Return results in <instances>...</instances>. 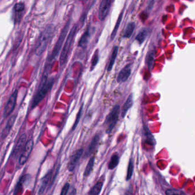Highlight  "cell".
I'll use <instances>...</instances> for the list:
<instances>
[{
	"instance_id": "1",
	"label": "cell",
	"mask_w": 195,
	"mask_h": 195,
	"mask_svg": "<svg viewBox=\"0 0 195 195\" xmlns=\"http://www.w3.org/2000/svg\"><path fill=\"white\" fill-rule=\"evenodd\" d=\"M54 31L53 24H48L41 32L35 45V53L37 56L41 55L45 51L53 37Z\"/></svg>"
},
{
	"instance_id": "2",
	"label": "cell",
	"mask_w": 195,
	"mask_h": 195,
	"mask_svg": "<svg viewBox=\"0 0 195 195\" xmlns=\"http://www.w3.org/2000/svg\"><path fill=\"white\" fill-rule=\"evenodd\" d=\"M49 70V69L47 68L45 69V72L42 78L40 87L33 99L32 104V108L36 107L41 102V101L45 97L47 93L50 91L53 87V85L54 84V78H48Z\"/></svg>"
},
{
	"instance_id": "3",
	"label": "cell",
	"mask_w": 195,
	"mask_h": 195,
	"mask_svg": "<svg viewBox=\"0 0 195 195\" xmlns=\"http://www.w3.org/2000/svg\"><path fill=\"white\" fill-rule=\"evenodd\" d=\"M70 25V20H69L66 23L65 26L62 29L61 33H60V36L57 41L56 43L55 44L54 48L53 49L51 54H50L49 56L48 57V59H47V63L46 65L50 66V64H52V62L54 60V59L58 55L60 51L61 50V47L64 43L65 38H66L67 34H68V32L69 29Z\"/></svg>"
},
{
	"instance_id": "4",
	"label": "cell",
	"mask_w": 195,
	"mask_h": 195,
	"mask_svg": "<svg viewBox=\"0 0 195 195\" xmlns=\"http://www.w3.org/2000/svg\"><path fill=\"white\" fill-rule=\"evenodd\" d=\"M77 25H74L72 29L70 31L66 39L64 46L62 49L60 57V66H64L68 61L70 49L74 42V39L77 32Z\"/></svg>"
},
{
	"instance_id": "5",
	"label": "cell",
	"mask_w": 195,
	"mask_h": 195,
	"mask_svg": "<svg viewBox=\"0 0 195 195\" xmlns=\"http://www.w3.org/2000/svg\"><path fill=\"white\" fill-rule=\"evenodd\" d=\"M120 113V106L115 105L106 117L104 124L107 126V133H110L116 125Z\"/></svg>"
},
{
	"instance_id": "6",
	"label": "cell",
	"mask_w": 195,
	"mask_h": 195,
	"mask_svg": "<svg viewBox=\"0 0 195 195\" xmlns=\"http://www.w3.org/2000/svg\"><path fill=\"white\" fill-rule=\"evenodd\" d=\"M17 90H15L13 92L12 94L10 96L9 100L5 105L4 111V117H7L9 116L15 108L17 99Z\"/></svg>"
},
{
	"instance_id": "7",
	"label": "cell",
	"mask_w": 195,
	"mask_h": 195,
	"mask_svg": "<svg viewBox=\"0 0 195 195\" xmlns=\"http://www.w3.org/2000/svg\"><path fill=\"white\" fill-rule=\"evenodd\" d=\"M33 147V140L31 139L26 142L24 148V151L20 156L19 163L20 165H24L25 164L29 157L31 155Z\"/></svg>"
},
{
	"instance_id": "8",
	"label": "cell",
	"mask_w": 195,
	"mask_h": 195,
	"mask_svg": "<svg viewBox=\"0 0 195 195\" xmlns=\"http://www.w3.org/2000/svg\"><path fill=\"white\" fill-rule=\"evenodd\" d=\"M112 1L109 0H103L100 3L99 13H98V18L103 21L108 16L110 9L111 7Z\"/></svg>"
},
{
	"instance_id": "9",
	"label": "cell",
	"mask_w": 195,
	"mask_h": 195,
	"mask_svg": "<svg viewBox=\"0 0 195 195\" xmlns=\"http://www.w3.org/2000/svg\"><path fill=\"white\" fill-rule=\"evenodd\" d=\"M25 4L22 2H18L14 5L13 9V18L16 23L20 21V20H21L25 10Z\"/></svg>"
},
{
	"instance_id": "10",
	"label": "cell",
	"mask_w": 195,
	"mask_h": 195,
	"mask_svg": "<svg viewBox=\"0 0 195 195\" xmlns=\"http://www.w3.org/2000/svg\"><path fill=\"white\" fill-rule=\"evenodd\" d=\"M82 153H83L82 149H78L73 153L68 165V168L70 172H72L74 170L76 165L78 163V161L80 160L81 158V156H82Z\"/></svg>"
},
{
	"instance_id": "11",
	"label": "cell",
	"mask_w": 195,
	"mask_h": 195,
	"mask_svg": "<svg viewBox=\"0 0 195 195\" xmlns=\"http://www.w3.org/2000/svg\"><path fill=\"white\" fill-rule=\"evenodd\" d=\"M131 74V65L130 64L125 66L122 69L117 77V81L119 83L126 82L130 77Z\"/></svg>"
},
{
	"instance_id": "12",
	"label": "cell",
	"mask_w": 195,
	"mask_h": 195,
	"mask_svg": "<svg viewBox=\"0 0 195 195\" xmlns=\"http://www.w3.org/2000/svg\"><path fill=\"white\" fill-rule=\"evenodd\" d=\"M26 134H22L18 140L17 143L16 145V147L14 149L13 153L14 155H17L18 153L21 151L22 149L24 148L26 144Z\"/></svg>"
},
{
	"instance_id": "13",
	"label": "cell",
	"mask_w": 195,
	"mask_h": 195,
	"mask_svg": "<svg viewBox=\"0 0 195 195\" xmlns=\"http://www.w3.org/2000/svg\"><path fill=\"white\" fill-rule=\"evenodd\" d=\"M16 117H17L16 114H15V115L13 114L9 118V119L8 120V122H7L4 129H3L2 132V135L4 138L6 137L9 134V132H10V130L12 129L13 125H14V124L15 122Z\"/></svg>"
},
{
	"instance_id": "14",
	"label": "cell",
	"mask_w": 195,
	"mask_h": 195,
	"mask_svg": "<svg viewBox=\"0 0 195 195\" xmlns=\"http://www.w3.org/2000/svg\"><path fill=\"white\" fill-rule=\"evenodd\" d=\"M99 141H100V136L99 134H96L92 140L91 142L90 143V144L88 148V149L86 152V156L88 157L94 152L98 145Z\"/></svg>"
},
{
	"instance_id": "15",
	"label": "cell",
	"mask_w": 195,
	"mask_h": 195,
	"mask_svg": "<svg viewBox=\"0 0 195 195\" xmlns=\"http://www.w3.org/2000/svg\"><path fill=\"white\" fill-rule=\"evenodd\" d=\"M133 103V94H130L128 96V99L126 100L125 103L123 105L122 109V118H124L126 115V113L129 109L132 107Z\"/></svg>"
},
{
	"instance_id": "16",
	"label": "cell",
	"mask_w": 195,
	"mask_h": 195,
	"mask_svg": "<svg viewBox=\"0 0 195 195\" xmlns=\"http://www.w3.org/2000/svg\"><path fill=\"white\" fill-rule=\"evenodd\" d=\"M90 36H91V29L89 28L82 35L81 39L79 41L78 46L82 48H86Z\"/></svg>"
},
{
	"instance_id": "17",
	"label": "cell",
	"mask_w": 195,
	"mask_h": 195,
	"mask_svg": "<svg viewBox=\"0 0 195 195\" xmlns=\"http://www.w3.org/2000/svg\"><path fill=\"white\" fill-rule=\"evenodd\" d=\"M148 32H149L148 29L145 28H142L140 31L139 33L137 34L135 38L136 40L138 41L139 44H142L143 43L144 41H145V39H147L148 35V33H149Z\"/></svg>"
},
{
	"instance_id": "18",
	"label": "cell",
	"mask_w": 195,
	"mask_h": 195,
	"mask_svg": "<svg viewBox=\"0 0 195 195\" xmlns=\"http://www.w3.org/2000/svg\"><path fill=\"white\" fill-rule=\"evenodd\" d=\"M135 28V23L133 22H130L128 24L126 28V29L124 32L123 37L124 38H130L133 33Z\"/></svg>"
},
{
	"instance_id": "19",
	"label": "cell",
	"mask_w": 195,
	"mask_h": 195,
	"mask_svg": "<svg viewBox=\"0 0 195 195\" xmlns=\"http://www.w3.org/2000/svg\"><path fill=\"white\" fill-rule=\"evenodd\" d=\"M103 181H99L92 188L88 195H99L103 186Z\"/></svg>"
},
{
	"instance_id": "20",
	"label": "cell",
	"mask_w": 195,
	"mask_h": 195,
	"mask_svg": "<svg viewBox=\"0 0 195 195\" xmlns=\"http://www.w3.org/2000/svg\"><path fill=\"white\" fill-rule=\"evenodd\" d=\"M124 10H122V12L120 13V14H119L118 18H117V22L116 23V25L114 26V28L113 29L112 32L111 33V39L112 40L114 39L116 36L117 35V31L118 29V28L120 25V24H121V22H122V17H123V15H124Z\"/></svg>"
},
{
	"instance_id": "21",
	"label": "cell",
	"mask_w": 195,
	"mask_h": 195,
	"mask_svg": "<svg viewBox=\"0 0 195 195\" xmlns=\"http://www.w3.org/2000/svg\"><path fill=\"white\" fill-rule=\"evenodd\" d=\"M51 172H48L47 174L43 178V182H42L41 186H40L39 191V192H38L39 195H43V192L45 191V189H46L47 186H48V183H49V180H50V178H51Z\"/></svg>"
},
{
	"instance_id": "22",
	"label": "cell",
	"mask_w": 195,
	"mask_h": 195,
	"mask_svg": "<svg viewBox=\"0 0 195 195\" xmlns=\"http://www.w3.org/2000/svg\"><path fill=\"white\" fill-rule=\"evenodd\" d=\"M118 51V47L117 46H115L113 49V52L112 54V56L111 58V60L109 63L108 66V71L110 72L111 71L113 68V65L114 64V62L116 61V59L117 58V53Z\"/></svg>"
},
{
	"instance_id": "23",
	"label": "cell",
	"mask_w": 195,
	"mask_h": 195,
	"mask_svg": "<svg viewBox=\"0 0 195 195\" xmlns=\"http://www.w3.org/2000/svg\"><path fill=\"white\" fill-rule=\"evenodd\" d=\"M154 61H155V50L152 49L149 51L146 58V62L149 69H152Z\"/></svg>"
},
{
	"instance_id": "24",
	"label": "cell",
	"mask_w": 195,
	"mask_h": 195,
	"mask_svg": "<svg viewBox=\"0 0 195 195\" xmlns=\"http://www.w3.org/2000/svg\"><path fill=\"white\" fill-rule=\"evenodd\" d=\"M119 163V156L117 153H114L111 157V160L108 164V169L110 170H112L114 169L118 164Z\"/></svg>"
},
{
	"instance_id": "25",
	"label": "cell",
	"mask_w": 195,
	"mask_h": 195,
	"mask_svg": "<svg viewBox=\"0 0 195 195\" xmlns=\"http://www.w3.org/2000/svg\"><path fill=\"white\" fill-rule=\"evenodd\" d=\"M95 164V157H92L91 158L89 159V160L88 161V163L87 164L86 168L85 169L84 173V176H88L91 173L92 171L93 168Z\"/></svg>"
},
{
	"instance_id": "26",
	"label": "cell",
	"mask_w": 195,
	"mask_h": 195,
	"mask_svg": "<svg viewBox=\"0 0 195 195\" xmlns=\"http://www.w3.org/2000/svg\"><path fill=\"white\" fill-rule=\"evenodd\" d=\"M133 169H134V164H133V161L132 158H130L128 164V167L127 169V174H126V180L129 181L130 180L133 172Z\"/></svg>"
},
{
	"instance_id": "27",
	"label": "cell",
	"mask_w": 195,
	"mask_h": 195,
	"mask_svg": "<svg viewBox=\"0 0 195 195\" xmlns=\"http://www.w3.org/2000/svg\"><path fill=\"white\" fill-rule=\"evenodd\" d=\"M145 142L151 144V145H155V140L152 134L148 130H145Z\"/></svg>"
},
{
	"instance_id": "28",
	"label": "cell",
	"mask_w": 195,
	"mask_h": 195,
	"mask_svg": "<svg viewBox=\"0 0 195 195\" xmlns=\"http://www.w3.org/2000/svg\"><path fill=\"white\" fill-rule=\"evenodd\" d=\"M99 52H98V50H96V51L95 53L93 58H92V60L91 70V71L93 69V68L97 64V63L99 62Z\"/></svg>"
},
{
	"instance_id": "29",
	"label": "cell",
	"mask_w": 195,
	"mask_h": 195,
	"mask_svg": "<svg viewBox=\"0 0 195 195\" xmlns=\"http://www.w3.org/2000/svg\"><path fill=\"white\" fill-rule=\"evenodd\" d=\"M82 109H83V105H81V107H80V110H79V111H78V113H77V114L76 120H75V122H74V123L73 126V127H72V130H74V129H76V128L77 127V125H78V122H80V120L81 117V114H82Z\"/></svg>"
},
{
	"instance_id": "30",
	"label": "cell",
	"mask_w": 195,
	"mask_h": 195,
	"mask_svg": "<svg viewBox=\"0 0 195 195\" xmlns=\"http://www.w3.org/2000/svg\"><path fill=\"white\" fill-rule=\"evenodd\" d=\"M166 195H183L184 192L182 191L176 189H169L165 192Z\"/></svg>"
},
{
	"instance_id": "31",
	"label": "cell",
	"mask_w": 195,
	"mask_h": 195,
	"mask_svg": "<svg viewBox=\"0 0 195 195\" xmlns=\"http://www.w3.org/2000/svg\"><path fill=\"white\" fill-rule=\"evenodd\" d=\"M70 184L68 182L65 183V185L63 186V188H62L60 195H66L68 190L69 189Z\"/></svg>"
}]
</instances>
